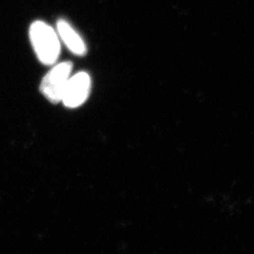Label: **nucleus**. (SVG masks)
Masks as SVG:
<instances>
[{"mask_svg":"<svg viewBox=\"0 0 254 254\" xmlns=\"http://www.w3.org/2000/svg\"><path fill=\"white\" fill-rule=\"evenodd\" d=\"M29 37L41 63L49 65L58 61L61 44L59 35L53 27L43 21H36L29 28Z\"/></svg>","mask_w":254,"mask_h":254,"instance_id":"nucleus-1","label":"nucleus"},{"mask_svg":"<svg viewBox=\"0 0 254 254\" xmlns=\"http://www.w3.org/2000/svg\"><path fill=\"white\" fill-rule=\"evenodd\" d=\"M73 64L62 63L56 65L44 77L41 84V91L52 103L62 102L65 87L71 77Z\"/></svg>","mask_w":254,"mask_h":254,"instance_id":"nucleus-2","label":"nucleus"},{"mask_svg":"<svg viewBox=\"0 0 254 254\" xmlns=\"http://www.w3.org/2000/svg\"><path fill=\"white\" fill-rule=\"evenodd\" d=\"M91 85V77L87 73L81 72L71 75L62 98L64 106L70 109L81 106L89 97Z\"/></svg>","mask_w":254,"mask_h":254,"instance_id":"nucleus-3","label":"nucleus"},{"mask_svg":"<svg viewBox=\"0 0 254 254\" xmlns=\"http://www.w3.org/2000/svg\"><path fill=\"white\" fill-rule=\"evenodd\" d=\"M57 30L59 38L71 52L77 56L86 54L87 48L83 39L67 21L60 20L57 24Z\"/></svg>","mask_w":254,"mask_h":254,"instance_id":"nucleus-4","label":"nucleus"}]
</instances>
